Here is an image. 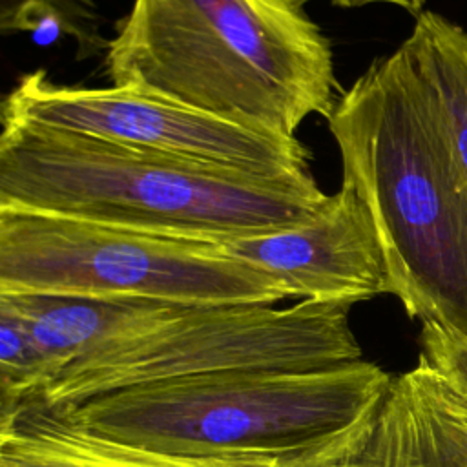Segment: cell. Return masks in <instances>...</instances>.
Listing matches in <instances>:
<instances>
[{
	"label": "cell",
	"mask_w": 467,
	"mask_h": 467,
	"mask_svg": "<svg viewBox=\"0 0 467 467\" xmlns=\"http://www.w3.org/2000/svg\"><path fill=\"white\" fill-rule=\"evenodd\" d=\"M328 2L337 7H345V9L347 7H363V5H370V4H389V5L405 9L414 16H418L423 11V4H425V0H328Z\"/></svg>",
	"instance_id": "obj_13"
},
{
	"label": "cell",
	"mask_w": 467,
	"mask_h": 467,
	"mask_svg": "<svg viewBox=\"0 0 467 467\" xmlns=\"http://www.w3.org/2000/svg\"><path fill=\"white\" fill-rule=\"evenodd\" d=\"M328 195L274 179L2 117L0 208L226 243L310 219Z\"/></svg>",
	"instance_id": "obj_2"
},
{
	"label": "cell",
	"mask_w": 467,
	"mask_h": 467,
	"mask_svg": "<svg viewBox=\"0 0 467 467\" xmlns=\"http://www.w3.org/2000/svg\"><path fill=\"white\" fill-rule=\"evenodd\" d=\"M390 467H392V465H390Z\"/></svg>",
	"instance_id": "obj_14"
},
{
	"label": "cell",
	"mask_w": 467,
	"mask_h": 467,
	"mask_svg": "<svg viewBox=\"0 0 467 467\" xmlns=\"http://www.w3.org/2000/svg\"><path fill=\"white\" fill-rule=\"evenodd\" d=\"M405 42L440 99L458 162L467 177V29L423 9Z\"/></svg>",
	"instance_id": "obj_11"
},
{
	"label": "cell",
	"mask_w": 467,
	"mask_h": 467,
	"mask_svg": "<svg viewBox=\"0 0 467 467\" xmlns=\"http://www.w3.org/2000/svg\"><path fill=\"white\" fill-rule=\"evenodd\" d=\"M327 122L341 181L374 219L390 294L409 317L467 337V177L405 40L341 89Z\"/></svg>",
	"instance_id": "obj_1"
},
{
	"label": "cell",
	"mask_w": 467,
	"mask_h": 467,
	"mask_svg": "<svg viewBox=\"0 0 467 467\" xmlns=\"http://www.w3.org/2000/svg\"><path fill=\"white\" fill-rule=\"evenodd\" d=\"M420 343L418 361L438 378L452 401L467 414V337L423 323Z\"/></svg>",
	"instance_id": "obj_12"
},
{
	"label": "cell",
	"mask_w": 467,
	"mask_h": 467,
	"mask_svg": "<svg viewBox=\"0 0 467 467\" xmlns=\"http://www.w3.org/2000/svg\"><path fill=\"white\" fill-rule=\"evenodd\" d=\"M308 0H133L108 40L113 88L296 137L341 93L332 44Z\"/></svg>",
	"instance_id": "obj_3"
},
{
	"label": "cell",
	"mask_w": 467,
	"mask_h": 467,
	"mask_svg": "<svg viewBox=\"0 0 467 467\" xmlns=\"http://www.w3.org/2000/svg\"><path fill=\"white\" fill-rule=\"evenodd\" d=\"M2 117L274 179L314 177L312 153L296 137L250 130L142 91L60 86L42 67L18 78Z\"/></svg>",
	"instance_id": "obj_7"
},
{
	"label": "cell",
	"mask_w": 467,
	"mask_h": 467,
	"mask_svg": "<svg viewBox=\"0 0 467 467\" xmlns=\"http://www.w3.org/2000/svg\"><path fill=\"white\" fill-rule=\"evenodd\" d=\"M0 467H275L268 463L153 452L78 432L42 410L0 423Z\"/></svg>",
	"instance_id": "obj_9"
},
{
	"label": "cell",
	"mask_w": 467,
	"mask_h": 467,
	"mask_svg": "<svg viewBox=\"0 0 467 467\" xmlns=\"http://www.w3.org/2000/svg\"><path fill=\"white\" fill-rule=\"evenodd\" d=\"M0 294L173 305H275L290 297L219 243L0 208Z\"/></svg>",
	"instance_id": "obj_6"
},
{
	"label": "cell",
	"mask_w": 467,
	"mask_h": 467,
	"mask_svg": "<svg viewBox=\"0 0 467 467\" xmlns=\"http://www.w3.org/2000/svg\"><path fill=\"white\" fill-rule=\"evenodd\" d=\"M352 306L347 301L312 299L285 308L131 301L97 343L15 414L58 410L151 381L359 361L363 350L350 327Z\"/></svg>",
	"instance_id": "obj_5"
},
{
	"label": "cell",
	"mask_w": 467,
	"mask_h": 467,
	"mask_svg": "<svg viewBox=\"0 0 467 467\" xmlns=\"http://www.w3.org/2000/svg\"><path fill=\"white\" fill-rule=\"evenodd\" d=\"M392 383L359 359L305 370H228L140 383L42 410L153 452L314 467L354 445Z\"/></svg>",
	"instance_id": "obj_4"
},
{
	"label": "cell",
	"mask_w": 467,
	"mask_h": 467,
	"mask_svg": "<svg viewBox=\"0 0 467 467\" xmlns=\"http://www.w3.org/2000/svg\"><path fill=\"white\" fill-rule=\"evenodd\" d=\"M0 301L22 319L46 365L47 387L71 361L97 343L135 299L0 294Z\"/></svg>",
	"instance_id": "obj_10"
},
{
	"label": "cell",
	"mask_w": 467,
	"mask_h": 467,
	"mask_svg": "<svg viewBox=\"0 0 467 467\" xmlns=\"http://www.w3.org/2000/svg\"><path fill=\"white\" fill-rule=\"evenodd\" d=\"M219 246L279 281L290 297L356 305L390 294L374 219L358 192L343 181L310 219Z\"/></svg>",
	"instance_id": "obj_8"
}]
</instances>
